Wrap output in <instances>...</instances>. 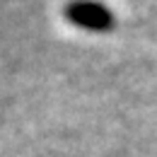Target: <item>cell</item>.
Instances as JSON below:
<instances>
[{"instance_id":"cell-1","label":"cell","mask_w":157,"mask_h":157,"mask_svg":"<svg viewBox=\"0 0 157 157\" xmlns=\"http://www.w3.org/2000/svg\"><path fill=\"white\" fill-rule=\"evenodd\" d=\"M65 17L90 32H106L114 27V15L97 2H73L65 7Z\"/></svg>"}]
</instances>
